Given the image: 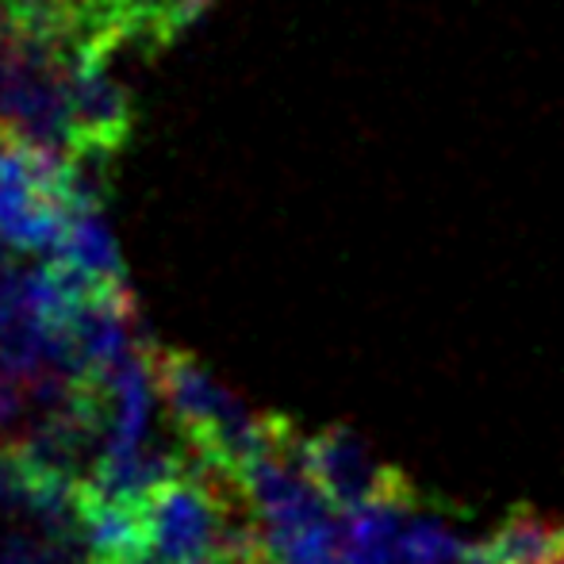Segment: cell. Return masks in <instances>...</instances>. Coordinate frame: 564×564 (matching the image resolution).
<instances>
[{
  "mask_svg": "<svg viewBox=\"0 0 564 564\" xmlns=\"http://www.w3.org/2000/svg\"><path fill=\"white\" fill-rule=\"evenodd\" d=\"M0 147L51 162L74 158L69 66L28 39H0Z\"/></svg>",
  "mask_w": 564,
  "mask_h": 564,
  "instance_id": "obj_1",
  "label": "cell"
},
{
  "mask_svg": "<svg viewBox=\"0 0 564 564\" xmlns=\"http://www.w3.org/2000/svg\"><path fill=\"white\" fill-rule=\"evenodd\" d=\"M296 465L315 484L330 511L357 514L377 503H419V488L408 473L380 460L369 442L357 438L349 426H327L304 434L296 446Z\"/></svg>",
  "mask_w": 564,
  "mask_h": 564,
  "instance_id": "obj_2",
  "label": "cell"
},
{
  "mask_svg": "<svg viewBox=\"0 0 564 564\" xmlns=\"http://www.w3.org/2000/svg\"><path fill=\"white\" fill-rule=\"evenodd\" d=\"M69 123L74 154L112 158L134 131V100L127 85L108 74V62H74L69 66Z\"/></svg>",
  "mask_w": 564,
  "mask_h": 564,
  "instance_id": "obj_3",
  "label": "cell"
},
{
  "mask_svg": "<svg viewBox=\"0 0 564 564\" xmlns=\"http://www.w3.org/2000/svg\"><path fill=\"white\" fill-rule=\"evenodd\" d=\"M82 550L89 564H142L150 561V534L142 507L112 503L100 499L85 484V511H82Z\"/></svg>",
  "mask_w": 564,
  "mask_h": 564,
  "instance_id": "obj_4",
  "label": "cell"
},
{
  "mask_svg": "<svg viewBox=\"0 0 564 564\" xmlns=\"http://www.w3.org/2000/svg\"><path fill=\"white\" fill-rule=\"evenodd\" d=\"M564 561V522L519 507L484 542L468 545L465 564H561Z\"/></svg>",
  "mask_w": 564,
  "mask_h": 564,
  "instance_id": "obj_5",
  "label": "cell"
},
{
  "mask_svg": "<svg viewBox=\"0 0 564 564\" xmlns=\"http://www.w3.org/2000/svg\"><path fill=\"white\" fill-rule=\"evenodd\" d=\"M62 261H69L77 273H85L89 281H97L100 289H127L116 238L100 216H74L66 250H62Z\"/></svg>",
  "mask_w": 564,
  "mask_h": 564,
  "instance_id": "obj_6",
  "label": "cell"
},
{
  "mask_svg": "<svg viewBox=\"0 0 564 564\" xmlns=\"http://www.w3.org/2000/svg\"><path fill=\"white\" fill-rule=\"evenodd\" d=\"M208 4L212 0H127L131 43H139L150 58H158Z\"/></svg>",
  "mask_w": 564,
  "mask_h": 564,
  "instance_id": "obj_7",
  "label": "cell"
},
{
  "mask_svg": "<svg viewBox=\"0 0 564 564\" xmlns=\"http://www.w3.org/2000/svg\"><path fill=\"white\" fill-rule=\"evenodd\" d=\"M468 542L442 514H411L400 542L403 564H465Z\"/></svg>",
  "mask_w": 564,
  "mask_h": 564,
  "instance_id": "obj_8",
  "label": "cell"
},
{
  "mask_svg": "<svg viewBox=\"0 0 564 564\" xmlns=\"http://www.w3.org/2000/svg\"><path fill=\"white\" fill-rule=\"evenodd\" d=\"M28 315V273L12 265L8 246L0 242V335Z\"/></svg>",
  "mask_w": 564,
  "mask_h": 564,
  "instance_id": "obj_9",
  "label": "cell"
},
{
  "mask_svg": "<svg viewBox=\"0 0 564 564\" xmlns=\"http://www.w3.org/2000/svg\"><path fill=\"white\" fill-rule=\"evenodd\" d=\"M28 388H20L12 377H4L0 372V446H15V442L23 438V431H28Z\"/></svg>",
  "mask_w": 564,
  "mask_h": 564,
  "instance_id": "obj_10",
  "label": "cell"
},
{
  "mask_svg": "<svg viewBox=\"0 0 564 564\" xmlns=\"http://www.w3.org/2000/svg\"><path fill=\"white\" fill-rule=\"evenodd\" d=\"M54 564H82L77 557H66V553H62V557H54Z\"/></svg>",
  "mask_w": 564,
  "mask_h": 564,
  "instance_id": "obj_11",
  "label": "cell"
}]
</instances>
